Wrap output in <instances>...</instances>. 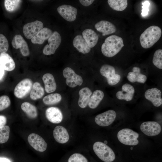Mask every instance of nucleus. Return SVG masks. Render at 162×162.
<instances>
[{"label":"nucleus","mask_w":162,"mask_h":162,"mask_svg":"<svg viewBox=\"0 0 162 162\" xmlns=\"http://www.w3.org/2000/svg\"><path fill=\"white\" fill-rule=\"evenodd\" d=\"M68 162H88L87 159L82 154L75 153L69 158Z\"/></svg>","instance_id":"36"},{"label":"nucleus","mask_w":162,"mask_h":162,"mask_svg":"<svg viewBox=\"0 0 162 162\" xmlns=\"http://www.w3.org/2000/svg\"><path fill=\"white\" fill-rule=\"evenodd\" d=\"M62 96L59 93L50 94L45 96L43 98L44 103L47 105H52L59 102L62 99Z\"/></svg>","instance_id":"31"},{"label":"nucleus","mask_w":162,"mask_h":162,"mask_svg":"<svg viewBox=\"0 0 162 162\" xmlns=\"http://www.w3.org/2000/svg\"><path fill=\"white\" fill-rule=\"evenodd\" d=\"M53 135L56 142L61 144L66 143L69 139V136L66 129L62 126L58 125L53 130Z\"/></svg>","instance_id":"19"},{"label":"nucleus","mask_w":162,"mask_h":162,"mask_svg":"<svg viewBox=\"0 0 162 162\" xmlns=\"http://www.w3.org/2000/svg\"><path fill=\"white\" fill-rule=\"evenodd\" d=\"M43 23L40 21L37 20L28 23L23 27V33L26 38L31 39L43 28Z\"/></svg>","instance_id":"10"},{"label":"nucleus","mask_w":162,"mask_h":162,"mask_svg":"<svg viewBox=\"0 0 162 162\" xmlns=\"http://www.w3.org/2000/svg\"><path fill=\"white\" fill-rule=\"evenodd\" d=\"M116 117V112L112 110H109L97 115L95 118V123L102 127H106L111 124Z\"/></svg>","instance_id":"9"},{"label":"nucleus","mask_w":162,"mask_h":162,"mask_svg":"<svg viewBox=\"0 0 162 162\" xmlns=\"http://www.w3.org/2000/svg\"><path fill=\"white\" fill-rule=\"evenodd\" d=\"M162 93L160 90L156 88L147 90L144 94L146 99L150 101L155 107H159L162 104Z\"/></svg>","instance_id":"14"},{"label":"nucleus","mask_w":162,"mask_h":162,"mask_svg":"<svg viewBox=\"0 0 162 162\" xmlns=\"http://www.w3.org/2000/svg\"><path fill=\"white\" fill-rule=\"evenodd\" d=\"M139 134L133 130L125 128L121 129L117 133V137L122 143L128 146H136L139 142L137 138Z\"/></svg>","instance_id":"4"},{"label":"nucleus","mask_w":162,"mask_h":162,"mask_svg":"<svg viewBox=\"0 0 162 162\" xmlns=\"http://www.w3.org/2000/svg\"><path fill=\"white\" fill-rule=\"evenodd\" d=\"M28 140L30 146L38 151L42 152L46 149L47 143L41 136L37 134H30Z\"/></svg>","instance_id":"13"},{"label":"nucleus","mask_w":162,"mask_h":162,"mask_svg":"<svg viewBox=\"0 0 162 162\" xmlns=\"http://www.w3.org/2000/svg\"><path fill=\"white\" fill-rule=\"evenodd\" d=\"M133 71L130 72L128 74L127 78L131 82H137L144 83L146 81V75L140 73V69L138 67H134L132 68Z\"/></svg>","instance_id":"20"},{"label":"nucleus","mask_w":162,"mask_h":162,"mask_svg":"<svg viewBox=\"0 0 162 162\" xmlns=\"http://www.w3.org/2000/svg\"><path fill=\"white\" fill-rule=\"evenodd\" d=\"M142 10L141 14L143 16L147 15L149 11L148 7L150 5V3L148 1H144L142 2Z\"/></svg>","instance_id":"38"},{"label":"nucleus","mask_w":162,"mask_h":162,"mask_svg":"<svg viewBox=\"0 0 162 162\" xmlns=\"http://www.w3.org/2000/svg\"><path fill=\"white\" fill-rule=\"evenodd\" d=\"M104 142H105V144H106L107 143V141H104Z\"/></svg>","instance_id":"43"},{"label":"nucleus","mask_w":162,"mask_h":162,"mask_svg":"<svg viewBox=\"0 0 162 162\" xmlns=\"http://www.w3.org/2000/svg\"><path fill=\"white\" fill-rule=\"evenodd\" d=\"M152 62L158 68L162 69V50L158 49L155 51L153 55Z\"/></svg>","instance_id":"33"},{"label":"nucleus","mask_w":162,"mask_h":162,"mask_svg":"<svg viewBox=\"0 0 162 162\" xmlns=\"http://www.w3.org/2000/svg\"><path fill=\"white\" fill-rule=\"evenodd\" d=\"M122 90L118 91L116 93L117 98L120 100H125L129 101L133 99L135 89L131 85L126 83L122 87Z\"/></svg>","instance_id":"16"},{"label":"nucleus","mask_w":162,"mask_h":162,"mask_svg":"<svg viewBox=\"0 0 162 162\" xmlns=\"http://www.w3.org/2000/svg\"><path fill=\"white\" fill-rule=\"evenodd\" d=\"M4 73V70L0 65V80L3 78Z\"/></svg>","instance_id":"41"},{"label":"nucleus","mask_w":162,"mask_h":162,"mask_svg":"<svg viewBox=\"0 0 162 162\" xmlns=\"http://www.w3.org/2000/svg\"><path fill=\"white\" fill-rule=\"evenodd\" d=\"M57 10L59 14L68 21L72 22L76 19L77 9L72 6L63 4L59 6Z\"/></svg>","instance_id":"12"},{"label":"nucleus","mask_w":162,"mask_h":162,"mask_svg":"<svg viewBox=\"0 0 162 162\" xmlns=\"http://www.w3.org/2000/svg\"><path fill=\"white\" fill-rule=\"evenodd\" d=\"M52 34L50 29L44 28L31 39V42L34 44H41L45 40H48Z\"/></svg>","instance_id":"22"},{"label":"nucleus","mask_w":162,"mask_h":162,"mask_svg":"<svg viewBox=\"0 0 162 162\" xmlns=\"http://www.w3.org/2000/svg\"><path fill=\"white\" fill-rule=\"evenodd\" d=\"M0 162H11L9 159L4 158H0Z\"/></svg>","instance_id":"42"},{"label":"nucleus","mask_w":162,"mask_h":162,"mask_svg":"<svg viewBox=\"0 0 162 162\" xmlns=\"http://www.w3.org/2000/svg\"><path fill=\"white\" fill-rule=\"evenodd\" d=\"M93 150L97 156L104 162H112L115 159V155L113 150L108 146L101 142H95Z\"/></svg>","instance_id":"3"},{"label":"nucleus","mask_w":162,"mask_h":162,"mask_svg":"<svg viewBox=\"0 0 162 162\" xmlns=\"http://www.w3.org/2000/svg\"><path fill=\"white\" fill-rule=\"evenodd\" d=\"M21 108L27 116L31 118H35L38 115L36 107L28 102H24L21 105Z\"/></svg>","instance_id":"29"},{"label":"nucleus","mask_w":162,"mask_h":162,"mask_svg":"<svg viewBox=\"0 0 162 162\" xmlns=\"http://www.w3.org/2000/svg\"><path fill=\"white\" fill-rule=\"evenodd\" d=\"M44 94L43 88L40 83L35 82L32 86L30 91V97L31 99L35 100L41 98Z\"/></svg>","instance_id":"28"},{"label":"nucleus","mask_w":162,"mask_h":162,"mask_svg":"<svg viewBox=\"0 0 162 162\" xmlns=\"http://www.w3.org/2000/svg\"><path fill=\"white\" fill-rule=\"evenodd\" d=\"M124 46L122 38L116 35H112L105 39L102 45L101 51L105 56L112 57L116 55Z\"/></svg>","instance_id":"1"},{"label":"nucleus","mask_w":162,"mask_h":162,"mask_svg":"<svg viewBox=\"0 0 162 162\" xmlns=\"http://www.w3.org/2000/svg\"><path fill=\"white\" fill-rule=\"evenodd\" d=\"M45 116L47 119L54 124L60 123L63 119V115L60 110L57 107H51L46 109Z\"/></svg>","instance_id":"17"},{"label":"nucleus","mask_w":162,"mask_h":162,"mask_svg":"<svg viewBox=\"0 0 162 162\" xmlns=\"http://www.w3.org/2000/svg\"><path fill=\"white\" fill-rule=\"evenodd\" d=\"M10 104V100L7 95H4L0 97V111L8 108Z\"/></svg>","instance_id":"37"},{"label":"nucleus","mask_w":162,"mask_h":162,"mask_svg":"<svg viewBox=\"0 0 162 162\" xmlns=\"http://www.w3.org/2000/svg\"><path fill=\"white\" fill-rule=\"evenodd\" d=\"M32 86V82L31 79H23L15 86L14 90V95L18 98H24L31 91Z\"/></svg>","instance_id":"8"},{"label":"nucleus","mask_w":162,"mask_h":162,"mask_svg":"<svg viewBox=\"0 0 162 162\" xmlns=\"http://www.w3.org/2000/svg\"><path fill=\"white\" fill-rule=\"evenodd\" d=\"M94 27L97 31L102 33L104 36L114 33L116 30L114 25L106 20L99 21L95 24Z\"/></svg>","instance_id":"18"},{"label":"nucleus","mask_w":162,"mask_h":162,"mask_svg":"<svg viewBox=\"0 0 162 162\" xmlns=\"http://www.w3.org/2000/svg\"><path fill=\"white\" fill-rule=\"evenodd\" d=\"M93 0H80L79 2L83 6H88L94 2Z\"/></svg>","instance_id":"39"},{"label":"nucleus","mask_w":162,"mask_h":162,"mask_svg":"<svg viewBox=\"0 0 162 162\" xmlns=\"http://www.w3.org/2000/svg\"><path fill=\"white\" fill-rule=\"evenodd\" d=\"M161 34V30L158 26H152L148 27L140 36L141 46L145 49L152 47L160 38Z\"/></svg>","instance_id":"2"},{"label":"nucleus","mask_w":162,"mask_h":162,"mask_svg":"<svg viewBox=\"0 0 162 162\" xmlns=\"http://www.w3.org/2000/svg\"><path fill=\"white\" fill-rule=\"evenodd\" d=\"M10 128L7 125L0 127V143L6 142L8 140L10 135Z\"/></svg>","instance_id":"34"},{"label":"nucleus","mask_w":162,"mask_h":162,"mask_svg":"<svg viewBox=\"0 0 162 162\" xmlns=\"http://www.w3.org/2000/svg\"><path fill=\"white\" fill-rule=\"evenodd\" d=\"M114 68L108 64L102 65L100 70V74L106 78L108 84L114 86L119 82L121 79L120 76L115 74Z\"/></svg>","instance_id":"5"},{"label":"nucleus","mask_w":162,"mask_h":162,"mask_svg":"<svg viewBox=\"0 0 162 162\" xmlns=\"http://www.w3.org/2000/svg\"><path fill=\"white\" fill-rule=\"evenodd\" d=\"M0 65L4 70L9 71L13 70L15 67L14 60L6 52L0 54Z\"/></svg>","instance_id":"23"},{"label":"nucleus","mask_w":162,"mask_h":162,"mask_svg":"<svg viewBox=\"0 0 162 162\" xmlns=\"http://www.w3.org/2000/svg\"><path fill=\"white\" fill-rule=\"evenodd\" d=\"M107 2L112 9L118 11L124 10L126 8L128 4L127 0H108Z\"/></svg>","instance_id":"30"},{"label":"nucleus","mask_w":162,"mask_h":162,"mask_svg":"<svg viewBox=\"0 0 162 162\" xmlns=\"http://www.w3.org/2000/svg\"><path fill=\"white\" fill-rule=\"evenodd\" d=\"M6 122V117L3 115H0V127L5 125Z\"/></svg>","instance_id":"40"},{"label":"nucleus","mask_w":162,"mask_h":162,"mask_svg":"<svg viewBox=\"0 0 162 162\" xmlns=\"http://www.w3.org/2000/svg\"><path fill=\"white\" fill-rule=\"evenodd\" d=\"M79 98L78 100L79 106L82 108H86L88 104L92 93L91 90L87 87L81 89L79 92Z\"/></svg>","instance_id":"25"},{"label":"nucleus","mask_w":162,"mask_h":162,"mask_svg":"<svg viewBox=\"0 0 162 162\" xmlns=\"http://www.w3.org/2000/svg\"><path fill=\"white\" fill-rule=\"evenodd\" d=\"M104 94L101 90H97L94 91L90 97L88 103L89 107L92 109L96 108L104 98Z\"/></svg>","instance_id":"27"},{"label":"nucleus","mask_w":162,"mask_h":162,"mask_svg":"<svg viewBox=\"0 0 162 162\" xmlns=\"http://www.w3.org/2000/svg\"><path fill=\"white\" fill-rule=\"evenodd\" d=\"M64 77L66 78V84L71 88L81 86L83 82L82 77L76 74L71 68L67 67L63 71Z\"/></svg>","instance_id":"6"},{"label":"nucleus","mask_w":162,"mask_h":162,"mask_svg":"<svg viewBox=\"0 0 162 162\" xmlns=\"http://www.w3.org/2000/svg\"><path fill=\"white\" fill-rule=\"evenodd\" d=\"M61 41L60 34L57 32H54L48 39V44L43 49L44 54L49 55L54 54L60 46Z\"/></svg>","instance_id":"7"},{"label":"nucleus","mask_w":162,"mask_h":162,"mask_svg":"<svg viewBox=\"0 0 162 162\" xmlns=\"http://www.w3.org/2000/svg\"><path fill=\"white\" fill-rule=\"evenodd\" d=\"M22 1L20 0H5L4 1L5 8L8 12H13L18 8Z\"/></svg>","instance_id":"32"},{"label":"nucleus","mask_w":162,"mask_h":162,"mask_svg":"<svg viewBox=\"0 0 162 162\" xmlns=\"http://www.w3.org/2000/svg\"><path fill=\"white\" fill-rule=\"evenodd\" d=\"M45 89L47 93L54 92L56 88V84L53 76L50 73L45 74L42 77Z\"/></svg>","instance_id":"26"},{"label":"nucleus","mask_w":162,"mask_h":162,"mask_svg":"<svg viewBox=\"0 0 162 162\" xmlns=\"http://www.w3.org/2000/svg\"><path fill=\"white\" fill-rule=\"evenodd\" d=\"M11 44L14 48L20 49V52L23 56H27L29 55L30 52L28 44L20 35H15L12 41Z\"/></svg>","instance_id":"15"},{"label":"nucleus","mask_w":162,"mask_h":162,"mask_svg":"<svg viewBox=\"0 0 162 162\" xmlns=\"http://www.w3.org/2000/svg\"><path fill=\"white\" fill-rule=\"evenodd\" d=\"M8 48L9 44L7 39L4 35L0 34V54L6 52Z\"/></svg>","instance_id":"35"},{"label":"nucleus","mask_w":162,"mask_h":162,"mask_svg":"<svg viewBox=\"0 0 162 162\" xmlns=\"http://www.w3.org/2000/svg\"><path fill=\"white\" fill-rule=\"evenodd\" d=\"M140 129L145 135L153 136H157L160 133L161 128L160 124L157 122L148 121L141 124Z\"/></svg>","instance_id":"11"},{"label":"nucleus","mask_w":162,"mask_h":162,"mask_svg":"<svg viewBox=\"0 0 162 162\" xmlns=\"http://www.w3.org/2000/svg\"><path fill=\"white\" fill-rule=\"evenodd\" d=\"M82 36L91 48L96 45L99 38L97 33L91 29L84 30L82 32Z\"/></svg>","instance_id":"24"},{"label":"nucleus","mask_w":162,"mask_h":162,"mask_svg":"<svg viewBox=\"0 0 162 162\" xmlns=\"http://www.w3.org/2000/svg\"><path fill=\"white\" fill-rule=\"evenodd\" d=\"M74 46L80 52L83 54L89 53L91 48L83 38L82 35L79 34L76 35L73 41Z\"/></svg>","instance_id":"21"}]
</instances>
